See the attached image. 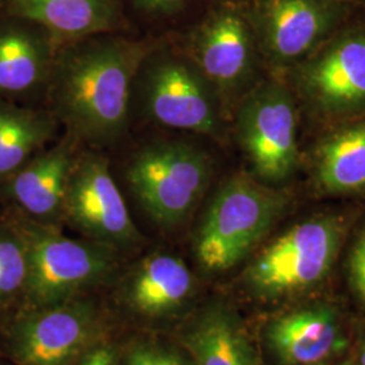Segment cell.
Segmentation results:
<instances>
[{"label":"cell","instance_id":"1","mask_svg":"<svg viewBox=\"0 0 365 365\" xmlns=\"http://www.w3.org/2000/svg\"><path fill=\"white\" fill-rule=\"evenodd\" d=\"M163 38L103 33L60 45L43 101L66 134L91 149L119 143L129 129L138 69Z\"/></svg>","mask_w":365,"mask_h":365},{"label":"cell","instance_id":"2","mask_svg":"<svg viewBox=\"0 0 365 365\" xmlns=\"http://www.w3.org/2000/svg\"><path fill=\"white\" fill-rule=\"evenodd\" d=\"M0 212L26 249V287L15 310H38L95 294L108 287L123 268L125 255L115 249L71 238L60 225L34 221L13 207L3 206Z\"/></svg>","mask_w":365,"mask_h":365},{"label":"cell","instance_id":"3","mask_svg":"<svg viewBox=\"0 0 365 365\" xmlns=\"http://www.w3.org/2000/svg\"><path fill=\"white\" fill-rule=\"evenodd\" d=\"M286 191L235 173L211 196L192 237L197 268L206 274L232 271L257 250L287 212Z\"/></svg>","mask_w":365,"mask_h":365},{"label":"cell","instance_id":"4","mask_svg":"<svg viewBox=\"0 0 365 365\" xmlns=\"http://www.w3.org/2000/svg\"><path fill=\"white\" fill-rule=\"evenodd\" d=\"M346 230L348 222L334 214L294 225L249 257L240 287L261 303H279L312 292L331 272Z\"/></svg>","mask_w":365,"mask_h":365},{"label":"cell","instance_id":"5","mask_svg":"<svg viewBox=\"0 0 365 365\" xmlns=\"http://www.w3.org/2000/svg\"><path fill=\"white\" fill-rule=\"evenodd\" d=\"M117 319L96 292L38 310L0 312V354L11 365H78Z\"/></svg>","mask_w":365,"mask_h":365},{"label":"cell","instance_id":"6","mask_svg":"<svg viewBox=\"0 0 365 365\" xmlns=\"http://www.w3.org/2000/svg\"><path fill=\"white\" fill-rule=\"evenodd\" d=\"M212 160L187 140H157L143 145L126 165V182L145 215L163 230L190 220L212 178Z\"/></svg>","mask_w":365,"mask_h":365},{"label":"cell","instance_id":"7","mask_svg":"<svg viewBox=\"0 0 365 365\" xmlns=\"http://www.w3.org/2000/svg\"><path fill=\"white\" fill-rule=\"evenodd\" d=\"M135 92L145 117L157 125L221 135L222 99L172 34H165L145 57L134 80Z\"/></svg>","mask_w":365,"mask_h":365},{"label":"cell","instance_id":"8","mask_svg":"<svg viewBox=\"0 0 365 365\" xmlns=\"http://www.w3.org/2000/svg\"><path fill=\"white\" fill-rule=\"evenodd\" d=\"M110 302L115 319L137 331H172L196 306L197 277L180 256L153 250L122 268L113 283Z\"/></svg>","mask_w":365,"mask_h":365},{"label":"cell","instance_id":"9","mask_svg":"<svg viewBox=\"0 0 365 365\" xmlns=\"http://www.w3.org/2000/svg\"><path fill=\"white\" fill-rule=\"evenodd\" d=\"M176 37L221 99L248 88L260 49L245 0H210Z\"/></svg>","mask_w":365,"mask_h":365},{"label":"cell","instance_id":"10","mask_svg":"<svg viewBox=\"0 0 365 365\" xmlns=\"http://www.w3.org/2000/svg\"><path fill=\"white\" fill-rule=\"evenodd\" d=\"M235 135L256 180L277 187L295 173L297 108L283 84L267 81L244 95L235 114Z\"/></svg>","mask_w":365,"mask_h":365},{"label":"cell","instance_id":"11","mask_svg":"<svg viewBox=\"0 0 365 365\" xmlns=\"http://www.w3.org/2000/svg\"><path fill=\"white\" fill-rule=\"evenodd\" d=\"M63 223L83 238L122 255L135 252L144 242L111 175L108 160L95 149L78 150L66 187Z\"/></svg>","mask_w":365,"mask_h":365},{"label":"cell","instance_id":"12","mask_svg":"<svg viewBox=\"0 0 365 365\" xmlns=\"http://www.w3.org/2000/svg\"><path fill=\"white\" fill-rule=\"evenodd\" d=\"M297 66L304 101L327 117L365 113V26L339 29Z\"/></svg>","mask_w":365,"mask_h":365},{"label":"cell","instance_id":"13","mask_svg":"<svg viewBox=\"0 0 365 365\" xmlns=\"http://www.w3.org/2000/svg\"><path fill=\"white\" fill-rule=\"evenodd\" d=\"M260 52L283 66L318 49L348 16L342 0H245Z\"/></svg>","mask_w":365,"mask_h":365},{"label":"cell","instance_id":"14","mask_svg":"<svg viewBox=\"0 0 365 365\" xmlns=\"http://www.w3.org/2000/svg\"><path fill=\"white\" fill-rule=\"evenodd\" d=\"M262 339L280 365L325 364L349 346L339 307L322 300L274 314L262 327Z\"/></svg>","mask_w":365,"mask_h":365},{"label":"cell","instance_id":"15","mask_svg":"<svg viewBox=\"0 0 365 365\" xmlns=\"http://www.w3.org/2000/svg\"><path fill=\"white\" fill-rule=\"evenodd\" d=\"M78 146L66 134L41 149L0 184V203L34 221L61 226L66 187Z\"/></svg>","mask_w":365,"mask_h":365},{"label":"cell","instance_id":"16","mask_svg":"<svg viewBox=\"0 0 365 365\" xmlns=\"http://www.w3.org/2000/svg\"><path fill=\"white\" fill-rule=\"evenodd\" d=\"M58 45L37 24L0 13V99L37 106L43 101Z\"/></svg>","mask_w":365,"mask_h":365},{"label":"cell","instance_id":"17","mask_svg":"<svg viewBox=\"0 0 365 365\" xmlns=\"http://www.w3.org/2000/svg\"><path fill=\"white\" fill-rule=\"evenodd\" d=\"M170 336L195 365H267L244 318L226 300L196 304Z\"/></svg>","mask_w":365,"mask_h":365},{"label":"cell","instance_id":"18","mask_svg":"<svg viewBox=\"0 0 365 365\" xmlns=\"http://www.w3.org/2000/svg\"><path fill=\"white\" fill-rule=\"evenodd\" d=\"M1 11L43 27L60 46L103 33H131L119 0H3Z\"/></svg>","mask_w":365,"mask_h":365},{"label":"cell","instance_id":"19","mask_svg":"<svg viewBox=\"0 0 365 365\" xmlns=\"http://www.w3.org/2000/svg\"><path fill=\"white\" fill-rule=\"evenodd\" d=\"M58 120L45 106L0 99V184L52 144Z\"/></svg>","mask_w":365,"mask_h":365},{"label":"cell","instance_id":"20","mask_svg":"<svg viewBox=\"0 0 365 365\" xmlns=\"http://www.w3.org/2000/svg\"><path fill=\"white\" fill-rule=\"evenodd\" d=\"M315 178L330 195L365 190V122L336 131L319 145Z\"/></svg>","mask_w":365,"mask_h":365},{"label":"cell","instance_id":"21","mask_svg":"<svg viewBox=\"0 0 365 365\" xmlns=\"http://www.w3.org/2000/svg\"><path fill=\"white\" fill-rule=\"evenodd\" d=\"M27 282L26 249L13 225L0 212V312L13 309Z\"/></svg>","mask_w":365,"mask_h":365},{"label":"cell","instance_id":"22","mask_svg":"<svg viewBox=\"0 0 365 365\" xmlns=\"http://www.w3.org/2000/svg\"><path fill=\"white\" fill-rule=\"evenodd\" d=\"M120 365H195L191 356L172 336L137 331L120 339Z\"/></svg>","mask_w":365,"mask_h":365},{"label":"cell","instance_id":"23","mask_svg":"<svg viewBox=\"0 0 365 365\" xmlns=\"http://www.w3.org/2000/svg\"><path fill=\"white\" fill-rule=\"evenodd\" d=\"M129 21L149 26H170L190 14L200 13L210 0H119ZM133 25V24H131Z\"/></svg>","mask_w":365,"mask_h":365},{"label":"cell","instance_id":"24","mask_svg":"<svg viewBox=\"0 0 365 365\" xmlns=\"http://www.w3.org/2000/svg\"><path fill=\"white\" fill-rule=\"evenodd\" d=\"M78 365H120V339L115 329L92 344Z\"/></svg>","mask_w":365,"mask_h":365},{"label":"cell","instance_id":"25","mask_svg":"<svg viewBox=\"0 0 365 365\" xmlns=\"http://www.w3.org/2000/svg\"><path fill=\"white\" fill-rule=\"evenodd\" d=\"M348 271L353 291L365 304V232L357 238L349 253Z\"/></svg>","mask_w":365,"mask_h":365},{"label":"cell","instance_id":"26","mask_svg":"<svg viewBox=\"0 0 365 365\" xmlns=\"http://www.w3.org/2000/svg\"><path fill=\"white\" fill-rule=\"evenodd\" d=\"M353 365H365V336L359 342L357 352L353 357Z\"/></svg>","mask_w":365,"mask_h":365},{"label":"cell","instance_id":"27","mask_svg":"<svg viewBox=\"0 0 365 365\" xmlns=\"http://www.w3.org/2000/svg\"><path fill=\"white\" fill-rule=\"evenodd\" d=\"M321 365H353V357H345V359L341 357L337 360H333V361H329V363Z\"/></svg>","mask_w":365,"mask_h":365},{"label":"cell","instance_id":"28","mask_svg":"<svg viewBox=\"0 0 365 365\" xmlns=\"http://www.w3.org/2000/svg\"><path fill=\"white\" fill-rule=\"evenodd\" d=\"M342 1H345L346 4L348 3H356V4H360V6H364L365 7V0H342Z\"/></svg>","mask_w":365,"mask_h":365},{"label":"cell","instance_id":"29","mask_svg":"<svg viewBox=\"0 0 365 365\" xmlns=\"http://www.w3.org/2000/svg\"><path fill=\"white\" fill-rule=\"evenodd\" d=\"M0 365H11V364H10V363H9V361H7V360H6V359H4V357H3V356H1V354H0Z\"/></svg>","mask_w":365,"mask_h":365},{"label":"cell","instance_id":"30","mask_svg":"<svg viewBox=\"0 0 365 365\" xmlns=\"http://www.w3.org/2000/svg\"><path fill=\"white\" fill-rule=\"evenodd\" d=\"M1 3H3V0H0V13H1Z\"/></svg>","mask_w":365,"mask_h":365}]
</instances>
